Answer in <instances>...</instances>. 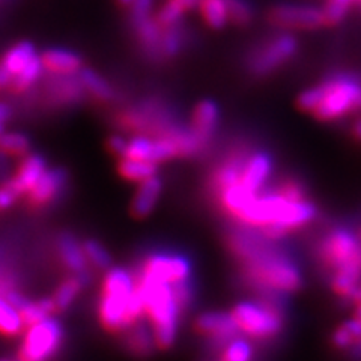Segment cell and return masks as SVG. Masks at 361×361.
<instances>
[{"instance_id":"42","label":"cell","mask_w":361,"mask_h":361,"mask_svg":"<svg viewBox=\"0 0 361 361\" xmlns=\"http://www.w3.org/2000/svg\"><path fill=\"white\" fill-rule=\"evenodd\" d=\"M325 94H326V89L324 83L321 86L304 90V92H301L300 97L297 98V106L302 111H314L316 107L322 103Z\"/></svg>"},{"instance_id":"37","label":"cell","mask_w":361,"mask_h":361,"mask_svg":"<svg viewBox=\"0 0 361 361\" xmlns=\"http://www.w3.org/2000/svg\"><path fill=\"white\" fill-rule=\"evenodd\" d=\"M185 13V8L180 5L178 0H167V2L158 9V13L155 14V20L158 21L163 29L171 27L176 23H180V18H183Z\"/></svg>"},{"instance_id":"46","label":"cell","mask_w":361,"mask_h":361,"mask_svg":"<svg viewBox=\"0 0 361 361\" xmlns=\"http://www.w3.org/2000/svg\"><path fill=\"white\" fill-rule=\"evenodd\" d=\"M17 197H18V195L13 188H11L9 184L0 187V211H5V209L13 207Z\"/></svg>"},{"instance_id":"52","label":"cell","mask_w":361,"mask_h":361,"mask_svg":"<svg viewBox=\"0 0 361 361\" xmlns=\"http://www.w3.org/2000/svg\"><path fill=\"white\" fill-rule=\"evenodd\" d=\"M354 135L361 142V119L355 122V126H354Z\"/></svg>"},{"instance_id":"39","label":"cell","mask_w":361,"mask_h":361,"mask_svg":"<svg viewBox=\"0 0 361 361\" xmlns=\"http://www.w3.org/2000/svg\"><path fill=\"white\" fill-rule=\"evenodd\" d=\"M83 248H85V253L87 256V261L90 264H94L99 269L110 268L111 257H110V255H109L106 248L101 245L98 241L87 240V241L83 243Z\"/></svg>"},{"instance_id":"45","label":"cell","mask_w":361,"mask_h":361,"mask_svg":"<svg viewBox=\"0 0 361 361\" xmlns=\"http://www.w3.org/2000/svg\"><path fill=\"white\" fill-rule=\"evenodd\" d=\"M279 193L283 196L285 199L290 200V202H297V200H302L304 199L302 188L297 183H286L283 187L280 188Z\"/></svg>"},{"instance_id":"53","label":"cell","mask_w":361,"mask_h":361,"mask_svg":"<svg viewBox=\"0 0 361 361\" xmlns=\"http://www.w3.org/2000/svg\"><path fill=\"white\" fill-rule=\"evenodd\" d=\"M354 301H357L358 304L361 302V286H358L357 288V290L353 293V297H351Z\"/></svg>"},{"instance_id":"40","label":"cell","mask_w":361,"mask_h":361,"mask_svg":"<svg viewBox=\"0 0 361 361\" xmlns=\"http://www.w3.org/2000/svg\"><path fill=\"white\" fill-rule=\"evenodd\" d=\"M351 0H326L324 6V17L326 26H337L346 17Z\"/></svg>"},{"instance_id":"15","label":"cell","mask_w":361,"mask_h":361,"mask_svg":"<svg viewBox=\"0 0 361 361\" xmlns=\"http://www.w3.org/2000/svg\"><path fill=\"white\" fill-rule=\"evenodd\" d=\"M163 183L161 179L151 176L139 183V188L135 191L131 203V214L135 219H146L155 209L157 202L161 196Z\"/></svg>"},{"instance_id":"13","label":"cell","mask_w":361,"mask_h":361,"mask_svg":"<svg viewBox=\"0 0 361 361\" xmlns=\"http://www.w3.org/2000/svg\"><path fill=\"white\" fill-rule=\"evenodd\" d=\"M68 180V175L63 169H47L45 173L39 178L38 183L35 184L27 196L30 205L33 207H44L47 203L53 202L56 197H59L62 190Z\"/></svg>"},{"instance_id":"33","label":"cell","mask_w":361,"mask_h":361,"mask_svg":"<svg viewBox=\"0 0 361 361\" xmlns=\"http://www.w3.org/2000/svg\"><path fill=\"white\" fill-rule=\"evenodd\" d=\"M245 161L241 160H231L226 163L220 171L216 173V185L220 191L229 188L235 184L241 183L243 172H244Z\"/></svg>"},{"instance_id":"7","label":"cell","mask_w":361,"mask_h":361,"mask_svg":"<svg viewBox=\"0 0 361 361\" xmlns=\"http://www.w3.org/2000/svg\"><path fill=\"white\" fill-rule=\"evenodd\" d=\"M297 49L298 41L289 33H281V35L267 41L261 49L253 51L250 70L256 75H265L289 61L297 53Z\"/></svg>"},{"instance_id":"38","label":"cell","mask_w":361,"mask_h":361,"mask_svg":"<svg viewBox=\"0 0 361 361\" xmlns=\"http://www.w3.org/2000/svg\"><path fill=\"white\" fill-rule=\"evenodd\" d=\"M253 355V348L244 338H232V341L224 346L223 360L226 361H247Z\"/></svg>"},{"instance_id":"2","label":"cell","mask_w":361,"mask_h":361,"mask_svg":"<svg viewBox=\"0 0 361 361\" xmlns=\"http://www.w3.org/2000/svg\"><path fill=\"white\" fill-rule=\"evenodd\" d=\"M135 285L137 280L126 268H110L107 271L98 306V318L106 330L121 331L130 326L127 310Z\"/></svg>"},{"instance_id":"11","label":"cell","mask_w":361,"mask_h":361,"mask_svg":"<svg viewBox=\"0 0 361 361\" xmlns=\"http://www.w3.org/2000/svg\"><path fill=\"white\" fill-rule=\"evenodd\" d=\"M289 202L290 200L285 199L280 193H269L262 197L256 196L238 219L247 224L255 226V228H264V226L274 223L283 216Z\"/></svg>"},{"instance_id":"17","label":"cell","mask_w":361,"mask_h":361,"mask_svg":"<svg viewBox=\"0 0 361 361\" xmlns=\"http://www.w3.org/2000/svg\"><path fill=\"white\" fill-rule=\"evenodd\" d=\"M220 110L211 99H203L193 110V130L200 143H207L214 135L219 126Z\"/></svg>"},{"instance_id":"43","label":"cell","mask_w":361,"mask_h":361,"mask_svg":"<svg viewBox=\"0 0 361 361\" xmlns=\"http://www.w3.org/2000/svg\"><path fill=\"white\" fill-rule=\"evenodd\" d=\"M152 8H154V0H133V4L130 6V16H128L130 25L134 27L145 18L151 17Z\"/></svg>"},{"instance_id":"25","label":"cell","mask_w":361,"mask_h":361,"mask_svg":"<svg viewBox=\"0 0 361 361\" xmlns=\"http://www.w3.org/2000/svg\"><path fill=\"white\" fill-rule=\"evenodd\" d=\"M35 56H37L35 45L29 41H21L5 53L2 62L8 66V70L11 73L17 75L18 73L23 71V68L35 58Z\"/></svg>"},{"instance_id":"5","label":"cell","mask_w":361,"mask_h":361,"mask_svg":"<svg viewBox=\"0 0 361 361\" xmlns=\"http://www.w3.org/2000/svg\"><path fill=\"white\" fill-rule=\"evenodd\" d=\"M240 330L252 337H271L280 333L283 321L276 306L269 302L244 301L236 304L232 310Z\"/></svg>"},{"instance_id":"47","label":"cell","mask_w":361,"mask_h":361,"mask_svg":"<svg viewBox=\"0 0 361 361\" xmlns=\"http://www.w3.org/2000/svg\"><path fill=\"white\" fill-rule=\"evenodd\" d=\"M127 145H128V142L126 139H122L121 135H111V137L109 139V149H110V152L118 155V157L126 155Z\"/></svg>"},{"instance_id":"21","label":"cell","mask_w":361,"mask_h":361,"mask_svg":"<svg viewBox=\"0 0 361 361\" xmlns=\"http://www.w3.org/2000/svg\"><path fill=\"white\" fill-rule=\"evenodd\" d=\"M361 277V257L354 259L336 269V274L331 280L333 289L342 297H353L357 290Z\"/></svg>"},{"instance_id":"57","label":"cell","mask_w":361,"mask_h":361,"mask_svg":"<svg viewBox=\"0 0 361 361\" xmlns=\"http://www.w3.org/2000/svg\"><path fill=\"white\" fill-rule=\"evenodd\" d=\"M5 2H8V0H0V5H2V4H5Z\"/></svg>"},{"instance_id":"28","label":"cell","mask_w":361,"mask_h":361,"mask_svg":"<svg viewBox=\"0 0 361 361\" xmlns=\"http://www.w3.org/2000/svg\"><path fill=\"white\" fill-rule=\"evenodd\" d=\"M25 329L20 310L6 298H0V334L13 337Z\"/></svg>"},{"instance_id":"24","label":"cell","mask_w":361,"mask_h":361,"mask_svg":"<svg viewBox=\"0 0 361 361\" xmlns=\"http://www.w3.org/2000/svg\"><path fill=\"white\" fill-rule=\"evenodd\" d=\"M118 172L123 179L142 183V180L157 175V163L139 160V158L122 157L118 164Z\"/></svg>"},{"instance_id":"41","label":"cell","mask_w":361,"mask_h":361,"mask_svg":"<svg viewBox=\"0 0 361 361\" xmlns=\"http://www.w3.org/2000/svg\"><path fill=\"white\" fill-rule=\"evenodd\" d=\"M128 342H130V348L134 353L146 354L149 353V349L155 345V338L152 331L146 330L145 326H137V329H134L133 333L130 334Z\"/></svg>"},{"instance_id":"51","label":"cell","mask_w":361,"mask_h":361,"mask_svg":"<svg viewBox=\"0 0 361 361\" xmlns=\"http://www.w3.org/2000/svg\"><path fill=\"white\" fill-rule=\"evenodd\" d=\"M178 2L185 8V11H191L197 6V0H178Z\"/></svg>"},{"instance_id":"1","label":"cell","mask_w":361,"mask_h":361,"mask_svg":"<svg viewBox=\"0 0 361 361\" xmlns=\"http://www.w3.org/2000/svg\"><path fill=\"white\" fill-rule=\"evenodd\" d=\"M137 288L145 298L146 314L152 324L155 346L169 349L176 338L180 312L172 283L151 279L142 273L137 279Z\"/></svg>"},{"instance_id":"49","label":"cell","mask_w":361,"mask_h":361,"mask_svg":"<svg viewBox=\"0 0 361 361\" xmlns=\"http://www.w3.org/2000/svg\"><path fill=\"white\" fill-rule=\"evenodd\" d=\"M11 115H13V110H11V107L6 103H2V101H0V122L6 123Z\"/></svg>"},{"instance_id":"50","label":"cell","mask_w":361,"mask_h":361,"mask_svg":"<svg viewBox=\"0 0 361 361\" xmlns=\"http://www.w3.org/2000/svg\"><path fill=\"white\" fill-rule=\"evenodd\" d=\"M351 349V354L354 355V357H358V358H361V338H358V341H355L354 342V345L349 348Z\"/></svg>"},{"instance_id":"23","label":"cell","mask_w":361,"mask_h":361,"mask_svg":"<svg viewBox=\"0 0 361 361\" xmlns=\"http://www.w3.org/2000/svg\"><path fill=\"white\" fill-rule=\"evenodd\" d=\"M220 193L223 207L235 217H240L243 211L256 199V193L248 190L243 183L226 188L220 191Z\"/></svg>"},{"instance_id":"54","label":"cell","mask_w":361,"mask_h":361,"mask_svg":"<svg viewBox=\"0 0 361 361\" xmlns=\"http://www.w3.org/2000/svg\"><path fill=\"white\" fill-rule=\"evenodd\" d=\"M116 4L121 6V8H130L133 0H116Z\"/></svg>"},{"instance_id":"30","label":"cell","mask_w":361,"mask_h":361,"mask_svg":"<svg viewBox=\"0 0 361 361\" xmlns=\"http://www.w3.org/2000/svg\"><path fill=\"white\" fill-rule=\"evenodd\" d=\"M44 70V65L41 61V56H35L25 68H23V71L18 73L14 78V83L11 86V89L14 90V92L20 94V92H25L27 90L33 83H35L38 78L41 77Z\"/></svg>"},{"instance_id":"26","label":"cell","mask_w":361,"mask_h":361,"mask_svg":"<svg viewBox=\"0 0 361 361\" xmlns=\"http://www.w3.org/2000/svg\"><path fill=\"white\" fill-rule=\"evenodd\" d=\"M18 310L21 314V319L27 329L30 325H35L44 319H47L49 316L58 309H56V302L53 298H42L37 302L26 301Z\"/></svg>"},{"instance_id":"48","label":"cell","mask_w":361,"mask_h":361,"mask_svg":"<svg viewBox=\"0 0 361 361\" xmlns=\"http://www.w3.org/2000/svg\"><path fill=\"white\" fill-rule=\"evenodd\" d=\"M14 78H16V75L8 70V66L4 62H0V90L13 86Z\"/></svg>"},{"instance_id":"16","label":"cell","mask_w":361,"mask_h":361,"mask_svg":"<svg viewBox=\"0 0 361 361\" xmlns=\"http://www.w3.org/2000/svg\"><path fill=\"white\" fill-rule=\"evenodd\" d=\"M44 70L58 75H73L82 70V58L74 51L49 49L41 54Z\"/></svg>"},{"instance_id":"10","label":"cell","mask_w":361,"mask_h":361,"mask_svg":"<svg viewBox=\"0 0 361 361\" xmlns=\"http://www.w3.org/2000/svg\"><path fill=\"white\" fill-rule=\"evenodd\" d=\"M142 273L155 280L176 283V281L188 280L191 265L187 257L179 255H152L146 259Z\"/></svg>"},{"instance_id":"14","label":"cell","mask_w":361,"mask_h":361,"mask_svg":"<svg viewBox=\"0 0 361 361\" xmlns=\"http://www.w3.org/2000/svg\"><path fill=\"white\" fill-rule=\"evenodd\" d=\"M47 171L44 157L39 154H27L18 166V171L14 178L9 180V185L18 196L29 193L35 187L39 178Z\"/></svg>"},{"instance_id":"4","label":"cell","mask_w":361,"mask_h":361,"mask_svg":"<svg viewBox=\"0 0 361 361\" xmlns=\"http://www.w3.org/2000/svg\"><path fill=\"white\" fill-rule=\"evenodd\" d=\"M326 94L313 115L321 121H333L354 109H361V86L354 78L337 75L324 83Z\"/></svg>"},{"instance_id":"12","label":"cell","mask_w":361,"mask_h":361,"mask_svg":"<svg viewBox=\"0 0 361 361\" xmlns=\"http://www.w3.org/2000/svg\"><path fill=\"white\" fill-rule=\"evenodd\" d=\"M195 325L200 334L209 336L217 345H228L241 331L232 313H203Z\"/></svg>"},{"instance_id":"31","label":"cell","mask_w":361,"mask_h":361,"mask_svg":"<svg viewBox=\"0 0 361 361\" xmlns=\"http://www.w3.org/2000/svg\"><path fill=\"white\" fill-rule=\"evenodd\" d=\"M30 151V140L23 133L0 134V152L8 157H25Z\"/></svg>"},{"instance_id":"6","label":"cell","mask_w":361,"mask_h":361,"mask_svg":"<svg viewBox=\"0 0 361 361\" xmlns=\"http://www.w3.org/2000/svg\"><path fill=\"white\" fill-rule=\"evenodd\" d=\"M62 337L63 331L59 321L49 316L47 319L27 326L18 357L25 361L47 360L59 351Z\"/></svg>"},{"instance_id":"8","label":"cell","mask_w":361,"mask_h":361,"mask_svg":"<svg viewBox=\"0 0 361 361\" xmlns=\"http://www.w3.org/2000/svg\"><path fill=\"white\" fill-rule=\"evenodd\" d=\"M267 18L271 25L289 29L313 30L326 26L322 9L302 5H276L268 11Z\"/></svg>"},{"instance_id":"56","label":"cell","mask_w":361,"mask_h":361,"mask_svg":"<svg viewBox=\"0 0 361 361\" xmlns=\"http://www.w3.org/2000/svg\"><path fill=\"white\" fill-rule=\"evenodd\" d=\"M357 318L361 319V302H360V306H358V309H357Z\"/></svg>"},{"instance_id":"36","label":"cell","mask_w":361,"mask_h":361,"mask_svg":"<svg viewBox=\"0 0 361 361\" xmlns=\"http://www.w3.org/2000/svg\"><path fill=\"white\" fill-rule=\"evenodd\" d=\"M154 148H155V140L145 137V135H137V137H134L128 142L127 151L123 157L154 161Z\"/></svg>"},{"instance_id":"9","label":"cell","mask_w":361,"mask_h":361,"mask_svg":"<svg viewBox=\"0 0 361 361\" xmlns=\"http://www.w3.org/2000/svg\"><path fill=\"white\" fill-rule=\"evenodd\" d=\"M321 256L326 267L337 269L338 267L361 257V243L351 231L336 229L324 240Z\"/></svg>"},{"instance_id":"35","label":"cell","mask_w":361,"mask_h":361,"mask_svg":"<svg viewBox=\"0 0 361 361\" xmlns=\"http://www.w3.org/2000/svg\"><path fill=\"white\" fill-rule=\"evenodd\" d=\"M228 6L229 21L236 26H247L253 20V9L247 0H224Z\"/></svg>"},{"instance_id":"22","label":"cell","mask_w":361,"mask_h":361,"mask_svg":"<svg viewBox=\"0 0 361 361\" xmlns=\"http://www.w3.org/2000/svg\"><path fill=\"white\" fill-rule=\"evenodd\" d=\"M133 29L135 30V35H137V39L146 53H149L151 56H155L157 53L161 54L160 49H161V37H163L164 29L158 25L155 17L151 16L148 18H145Z\"/></svg>"},{"instance_id":"55","label":"cell","mask_w":361,"mask_h":361,"mask_svg":"<svg viewBox=\"0 0 361 361\" xmlns=\"http://www.w3.org/2000/svg\"><path fill=\"white\" fill-rule=\"evenodd\" d=\"M4 133H5V123L0 122V134H4Z\"/></svg>"},{"instance_id":"29","label":"cell","mask_w":361,"mask_h":361,"mask_svg":"<svg viewBox=\"0 0 361 361\" xmlns=\"http://www.w3.org/2000/svg\"><path fill=\"white\" fill-rule=\"evenodd\" d=\"M78 80L87 92L101 101H109L113 97V90L103 77L98 75L95 71L89 68H82L78 71Z\"/></svg>"},{"instance_id":"32","label":"cell","mask_w":361,"mask_h":361,"mask_svg":"<svg viewBox=\"0 0 361 361\" xmlns=\"http://www.w3.org/2000/svg\"><path fill=\"white\" fill-rule=\"evenodd\" d=\"M83 285V280L80 277H71L66 279L65 281H62L61 286L58 288V290L54 292V302H56V309L58 310H66L68 307L71 306L73 301L75 300V297L78 295Z\"/></svg>"},{"instance_id":"20","label":"cell","mask_w":361,"mask_h":361,"mask_svg":"<svg viewBox=\"0 0 361 361\" xmlns=\"http://www.w3.org/2000/svg\"><path fill=\"white\" fill-rule=\"evenodd\" d=\"M316 216V208L312 202L307 200H297V202H289L288 207L277 223L281 229L286 233L292 229H297L300 226L309 223Z\"/></svg>"},{"instance_id":"27","label":"cell","mask_w":361,"mask_h":361,"mask_svg":"<svg viewBox=\"0 0 361 361\" xmlns=\"http://www.w3.org/2000/svg\"><path fill=\"white\" fill-rule=\"evenodd\" d=\"M197 8L209 27L223 29L228 25L229 14L224 0H197Z\"/></svg>"},{"instance_id":"34","label":"cell","mask_w":361,"mask_h":361,"mask_svg":"<svg viewBox=\"0 0 361 361\" xmlns=\"http://www.w3.org/2000/svg\"><path fill=\"white\" fill-rule=\"evenodd\" d=\"M184 42V29L180 23H176V25L166 27L163 30V37H161V56L164 58H173L179 51L180 47H183Z\"/></svg>"},{"instance_id":"19","label":"cell","mask_w":361,"mask_h":361,"mask_svg":"<svg viewBox=\"0 0 361 361\" xmlns=\"http://www.w3.org/2000/svg\"><path fill=\"white\" fill-rule=\"evenodd\" d=\"M59 253L62 264L77 276L85 273L87 267V256L85 253L83 244H78V241L70 233H63L59 238Z\"/></svg>"},{"instance_id":"44","label":"cell","mask_w":361,"mask_h":361,"mask_svg":"<svg viewBox=\"0 0 361 361\" xmlns=\"http://www.w3.org/2000/svg\"><path fill=\"white\" fill-rule=\"evenodd\" d=\"M354 342H355V337H354V334L351 331L346 329L345 324L333 334V343L338 349L351 348L354 345Z\"/></svg>"},{"instance_id":"3","label":"cell","mask_w":361,"mask_h":361,"mask_svg":"<svg viewBox=\"0 0 361 361\" xmlns=\"http://www.w3.org/2000/svg\"><path fill=\"white\" fill-rule=\"evenodd\" d=\"M248 261L252 276L262 286L283 292H293L301 288L302 281L298 268L285 256L262 250Z\"/></svg>"},{"instance_id":"18","label":"cell","mask_w":361,"mask_h":361,"mask_svg":"<svg viewBox=\"0 0 361 361\" xmlns=\"http://www.w3.org/2000/svg\"><path fill=\"white\" fill-rule=\"evenodd\" d=\"M273 161L267 152H256L245 161L241 183L253 193H257L268 179Z\"/></svg>"}]
</instances>
